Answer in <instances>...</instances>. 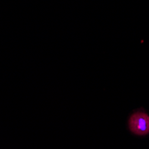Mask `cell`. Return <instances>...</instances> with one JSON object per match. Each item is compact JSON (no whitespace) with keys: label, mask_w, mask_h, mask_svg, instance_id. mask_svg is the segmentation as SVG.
Returning <instances> with one entry per match:
<instances>
[{"label":"cell","mask_w":149,"mask_h":149,"mask_svg":"<svg viewBox=\"0 0 149 149\" xmlns=\"http://www.w3.org/2000/svg\"><path fill=\"white\" fill-rule=\"evenodd\" d=\"M129 129L137 136L149 134V115L143 111L135 112L129 119Z\"/></svg>","instance_id":"obj_1"}]
</instances>
